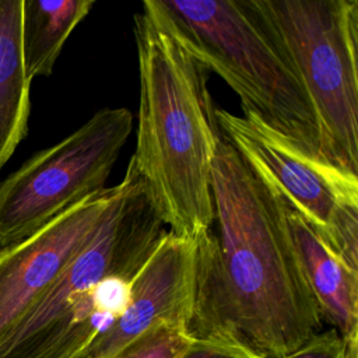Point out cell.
Segmentation results:
<instances>
[{"instance_id": "1", "label": "cell", "mask_w": 358, "mask_h": 358, "mask_svg": "<svg viewBox=\"0 0 358 358\" xmlns=\"http://www.w3.org/2000/svg\"><path fill=\"white\" fill-rule=\"evenodd\" d=\"M215 229L197 238L187 331L280 358L322 330L284 200L221 133L213 161Z\"/></svg>"}, {"instance_id": "2", "label": "cell", "mask_w": 358, "mask_h": 358, "mask_svg": "<svg viewBox=\"0 0 358 358\" xmlns=\"http://www.w3.org/2000/svg\"><path fill=\"white\" fill-rule=\"evenodd\" d=\"M138 63L136 150L129 161L169 234L213 228V161L221 130L207 69L173 31L158 0L134 15Z\"/></svg>"}, {"instance_id": "3", "label": "cell", "mask_w": 358, "mask_h": 358, "mask_svg": "<svg viewBox=\"0 0 358 358\" xmlns=\"http://www.w3.org/2000/svg\"><path fill=\"white\" fill-rule=\"evenodd\" d=\"M190 53L249 110L310 157L326 161L299 76L253 0H158ZM327 162V161H326Z\"/></svg>"}, {"instance_id": "4", "label": "cell", "mask_w": 358, "mask_h": 358, "mask_svg": "<svg viewBox=\"0 0 358 358\" xmlns=\"http://www.w3.org/2000/svg\"><path fill=\"white\" fill-rule=\"evenodd\" d=\"M299 76L324 158L358 176V0H253Z\"/></svg>"}, {"instance_id": "5", "label": "cell", "mask_w": 358, "mask_h": 358, "mask_svg": "<svg viewBox=\"0 0 358 358\" xmlns=\"http://www.w3.org/2000/svg\"><path fill=\"white\" fill-rule=\"evenodd\" d=\"M133 130L127 108H102L0 182V249L13 246L105 189Z\"/></svg>"}, {"instance_id": "6", "label": "cell", "mask_w": 358, "mask_h": 358, "mask_svg": "<svg viewBox=\"0 0 358 358\" xmlns=\"http://www.w3.org/2000/svg\"><path fill=\"white\" fill-rule=\"evenodd\" d=\"M215 109L221 133L301 213L320 236L358 268V176L316 159L255 113Z\"/></svg>"}, {"instance_id": "7", "label": "cell", "mask_w": 358, "mask_h": 358, "mask_svg": "<svg viewBox=\"0 0 358 358\" xmlns=\"http://www.w3.org/2000/svg\"><path fill=\"white\" fill-rule=\"evenodd\" d=\"M165 232L141 180L127 164L96 232L0 343V358H15L28 350L78 295L102 278L112 274L134 277Z\"/></svg>"}, {"instance_id": "8", "label": "cell", "mask_w": 358, "mask_h": 358, "mask_svg": "<svg viewBox=\"0 0 358 358\" xmlns=\"http://www.w3.org/2000/svg\"><path fill=\"white\" fill-rule=\"evenodd\" d=\"M116 192L117 185L105 187L0 249V343L91 241Z\"/></svg>"}, {"instance_id": "9", "label": "cell", "mask_w": 358, "mask_h": 358, "mask_svg": "<svg viewBox=\"0 0 358 358\" xmlns=\"http://www.w3.org/2000/svg\"><path fill=\"white\" fill-rule=\"evenodd\" d=\"M197 239L168 231L136 274L130 301L119 319L80 358H115L152 326L187 327L196 282Z\"/></svg>"}, {"instance_id": "10", "label": "cell", "mask_w": 358, "mask_h": 358, "mask_svg": "<svg viewBox=\"0 0 358 358\" xmlns=\"http://www.w3.org/2000/svg\"><path fill=\"white\" fill-rule=\"evenodd\" d=\"M282 200L289 234L322 322L347 344L358 345V268L336 252L289 201Z\"/></svg>"}, {"instance_id": "11", "label": "cell", "mask_w": 358, "mask_h": 358, "mask_svg": "<svg viewBox=\"0 0 358 358\" xmlns=\"http://www.w3.org/2000/svg\"><path fill=\"white\" fill-rule=\"evenodd\" d=\"M24 0H0V171L28 134L31 83L22 56Z\"/></svg>"}, {"instance_id": "12", "label": "cell", "mask_w": 358, "mask_h": 358, "mask_svg": "<svg viewBox=\"0 0 358 358\" xmlns=\"http://www.w3.org/2000/svg\"><path fill=\"white\" fill-rule=\"evenodd\" d=\"M94 6V0H24L22 56L31 80L53 73L70 34Z\"/></svg>"}, {"instance_id": "13", "label": "cell", "mask_w": 358, "mask_h": 358, "mask_svg": "<svg viewBox=\"0 0 358 358\" xmlns=\"http://www.w3.org/2000/svg\"><path fill=\"white\" fill-rule=\"evenodd\" d=\"M192 341L193 337L186 326L161 322L137 337L115 358H176Z\"/></svg>"}, {"instance_id": "14", "label": "cell", "mask_w": 358, "mask_h": 358, "mask_svg": "<svg viewBox=\"0 0 358 358\" xmlns=\"http://www.w3.org/2000/svg\"><path fill=\"white\" fill-rule=\"evenodd\" d=\"M280 358H358V345H350L334 330H320L301 347Z\"/></svg>"}, {"instance_id": "15", "label": "cell", "mask_w": 358, "mask_h": 358, "mask_svg": "<svg viewBox=\"0 0 358 358\" xmlns=\"http://www.w3.org/2000/svg\"><path fill=\"white\" fill-rule=\"evenodd\" d=\"M176 358H262L250 350L221 338H193Z\"/></svg>"}]
</instances>
